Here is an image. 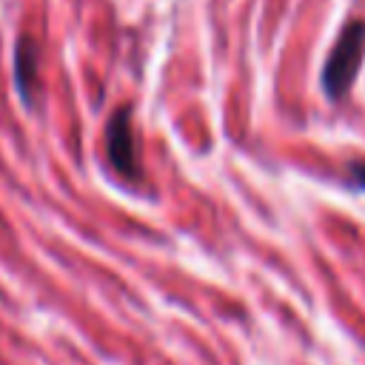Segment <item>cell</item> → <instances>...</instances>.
I'll return each mask as SVG.
<instances>
[{
  "label": "cell",
  "mask_w": 365,
  "mask_h": 365,
  "mask_svg": "<svg viewBox=\"0 0 365 365\" xmlns=\"http://www.w3.org/2000/svg\"><path fill=\"white\" fill-rule=\"evenodd\" d=\"M362 57H365V20H351L339 31L322 66V91L328 100L339 103L348 97L359 74Z\"/></svg>",
  "instance_id": "1"
},
{
  "label": "cell",
  "mask_w": 365,
  "mask_h": 365,
  "mask_svg": "<svg viewBox=\"0 0 365 365\" xmlns=\"http://www.w3.org/2000/svg\"><path fill=\"white\" fill-rule=\"evenodd\" d=\"M106 154L108 163L125 180H140V157H137V140H134L128 106H120L106 123Z\"/></svg>",
  "instance_id": "2"
},
{
  "label": "cell",
  "mask_w": 365,
  "mask_h": 365,
  "mask_svg": "<svg viewBox=\"0 0 365 365\" xmlns=\"http://www.w3.org/2000/svg\"><path fill=\"white\" fill-rule=\"evenodd\" d=\"M11 63H14V88H17L20 100L26 106H31L34 97H37V86H40V80H37V74H40V48H37V43L26 34L17 37Z\"/></svg>",
  "instance_id": "3"
},
{
  "label": "cell",
  "mask_w": 365,
  "mask_h": 365,
  "mask_svg": "<svg viewBox=\"0 0 365 365\" xmlns=\"http://www.w3.org/2000/svg\"><path fill=\"white\" fill-rule=\"evenodd\" d=\"M348 174H351V182H354L359 191H365V160H354V163L348 165Z\"/></svg>",
  "instance_id": "4"
}]
</instances>
